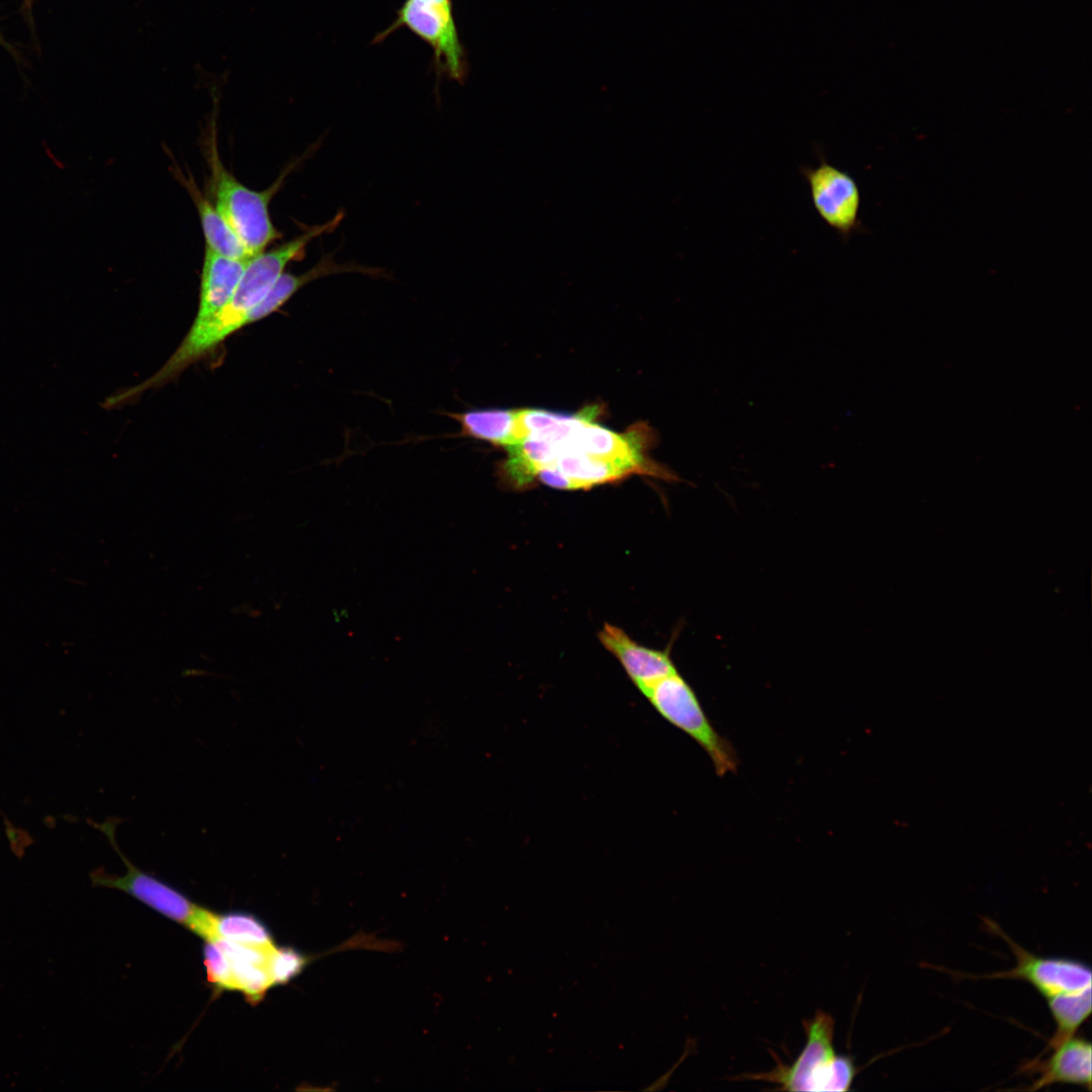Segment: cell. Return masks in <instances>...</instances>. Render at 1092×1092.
I'll return each mask as SVG.
<instances>
[{
	"label": "cell",
	"mask_w": 1092,
	"mask_h": 1092,
	"mask_svg": "<svg viewBox=\"0 0 1092 1092\" xmlns=\"http://www.w3.org/2000/svg\"><path fill=\"white\" fill-rule=\"evenodd\" d=\"M819 154L817 167L801 166L812 204L820 218L844 242L852 234L866 232L859 220L860 192L853 177L830 164Z\"/></svg>",
	"instance_id": "ba28073f"
},
{
	"label": "cell",
	"mask_w": 1092,
	"mask_h": 1092,
	"mask_svg": "<svg viewBox=\"0 0 1092 1092\" xmlns=\"http://www.w3.org/2000/svg\"><path fill=\"white\" fill-rule=\"evenodd\" d=\"M203 961L212 986L217 990H234L231 962L215 941L205 940Z\"/></svg>",
	"instance_id": "ac0fdd59"
},
{
	"label": "cell",
	"mask_w": 1092,
	"mask_h": 1092,
	"mask_svg": "<svg viewBox=\"0 0 1092 1092\" xmlns=\"http://www.w3.org/2000/svg\"><path fill=\"white\" fill-rule=\"evenodd\" d=\"M990 929L1009 945L1016 959L1015 967L987 976L989 979H1016L1028 982L1052 1006L1066 998L1091 993L1092 975L1088 965L1067 958L1034 956L1010 938L995 922Z\"/></svg>",
	"instance_id": "8992f818"
},
{
	"label": "cell",
	"mask_w": 1092,
	"mask_h": 1092,
	"mask_svg": "<svg viewBox=\"0 0 1092 1092\" xmlns=\"http://www.w3.org/2000/svg\"><path fill=\"white\" fill-rule=\"evenodd\" d=\"M515 410L483 408L463 413H446L461 428L460 436L508 447L517 443Z\"/></svg>",
	"instance_id": "7c38bea8"
},
{
	"label": "cell",
	"mask_w": 1092,
	"mask_h": 1092,
	"mask_svg": "<svg viewBox=\"0 0 1092 1092\" xmlns=\"http://www.w3.org/2000/svg\"><path fill=\"white\" fill-rule=\"evenodd\" d=\"M306 961L305 957L291 947L275 946L270 952L267 965L273 986L285 984L297 976Z\"/></svg>",
	"instance_id": "e0dca14e"
},
{
	"label": "cell",
	"mask_w": 1092,
	"mask_h": 1092,
	"mask_svg": "<svg viewBox=\"0 0 1092 1092\" xmlns=\"http://www.w3.org/2000/svg\"><path fill=\"white\" fill-rule=\"evenodd\" d=\"M115 821L114 818L108 819L101 824H95V826L107 837L113 849L122 859L126 873L119 877L96 871L91 874L93 885L125 892L160 914L183 924L194 932L200 922L204 908L191 902L173 887L136 868L117 845Z\"/></svg>",
	"instance_id": "52a82bcc"
},
{
	"label": "cell",
	"mask_w": 1092,
	"mask_h": 1092,
	"mask_svg": "<svg viewBox=\"0 0 1092 1092\" xmlns=\"http://www.w3.org/2000/svg\"><path fill=\"white\" fill-rule=\"evenodd\" d=\"M598 637L605 649L618 659L640 693L677 671L668 651L643 646L618 626L605 623Z\"/></svg>",
	"instance_id": "9c48e42d"
},
{
	"label": "cell",
	"mask_w": 1092,
	"mask_h": 1092,
	"mask_svg": "<svg viewBox=\"0 0 1092 1092\" xmlns=\"http://www.w3.org/2000/svg\"><path fill=\"white\" fill-rule=\"evenodd\" d=\"M400 27H406L427 42L434 54L437 75L463 82L468 63L456 28L451 0H404L395 20L373 39L383 41Z\"/></svg>",
	"instance_id": "5b68a950"
},
{
	"label": "cell",
	"mask_w": 1092,
	"mask_h": 1092,
	"mask_svg": "<svg viewBox=\"0 0 1092 1092\" xmlns=\"http://www.w3.org/2000/svg\"><path fill=\"white\" fill-rule=\"evenodd\" d=\"M641 694L665 721L705 750L719 777L736 770L734 747L714 728L695 691L678 671L660 678Z\"/></svg>",
	"instance_id": "277c9868"
},
{
	"label": "cell",
	"mask_w": 1092,
	"mask_h": 1092,
	"mask_svg": "<svg viewBox=\"0 0 1092 1092\" xmlns=\"http://www.w3.org/2000/svg\"><path fill=\"white\" fill-rule=\"evenodd\" d=\"M230 962L234 990L241 991L251 1003H258L273 987L267 967L243 961Z\"/></svg>",
	"instance_id": "2e32d148"
},
{
	"label": "cell",
	"mask_w": 1092,
	"mask_h": 1092,
	"mask_svg": "<svg viewBox=\"0 0 1092 1092\" xmlns=\"http://www.w3.org/2000/svg\"><path fill=\"white\" fill-rule=\"evenodd\" d=\"M1051 1056L1027 1062L1021 1070L1038 1075L1029 1091L1054 1084H1071L1091 1090V1043L1083 1036L1074 1034L1051 1049Z\"/></svg>",
	"instance_id": "30bf717a"
},
{
	"label": "cell",
	"mask_w": 1092,
	"mask_h": 1092,
	"mask_svg": "<svg viewBox=\"0 0 1092 1092\" xmlns=\"http://www.w3.org/2000/svg\"><path fill=\"white\" fill-rule=\"evenodd\" d=\"M568 481L569 489H584L630 475L616 463L573 449H560L552 465Z\"/></svg>",
	"instance_id": "4fadbf2b"
},
{
	"label": "cell",
	"mask_w": 1092,
	"mask_h": 1092,
	"mask_svg": "<svg viewBox=\"0 0 1092 1092\" xmlns=\"http://www.w3.org/2000/svg\"><path fill=\"white\" fill-rule=\"evenodd\" d=\"M248 260L219 255L205 247L201 270L199 304L193 324L217 312L232 296Z\"/></svg>",
	"instance_id": "8fae6325"
},
{
	"label": "cell",
	"mask_w": 1092,
	"mask_h": 1092,
	"mask_svg": "<svg viewBox=\"0 0 1092 1092\" xmlns=\"http://www.w3.org/2000/svg\"><path fill=\"white\" fill-rule=\"evenodd\" d=\"M211 938H223L261 948L275 946L266 925L253 914L243 912L224 914L212 912L206 939Z\"/></svg>",
	"instance_id": "9a60e30c"
},
{
	"label": "cell",
	"mask_w": 1092,
	"mask_h": 1092,
	"mask_svg": "<svg viewBox=\"0 0 1092 1092\" xmlns=\"http://www.w3.org/2000/svg\"><path fill=\"white\" fill-rule=\"evenodd\" d=\"M343 218L344 213L338 211L325 223L306 228L290 241L251 257L228 302L207 320L193 324L162 368L140 383V388L146 391L165 384L230 335L247 326L251 309L265 296L286 266L301 260L307 245L315 238L333 233Z\"/></svg>",
	"instance_id": "6da1fadb"
},
{
	"label": "cell",
	"mask_w": 1092,
	"mask_h": 1092,
	"mask_svg": "<svg viewBox=\"0 0 1092 1092\" xmlns=\"http://www.w3.org/2000/svg\"><path fill=\"white\" fill-rule=\"evenodd\" d=\"M209 188L214 206L240 239L250 257L263 251L281 238L269 213L272 197L283 184L287 174L297 163H292L278 179L263 191L253 190L241 183L222 165L215 145L208 151Z\"/></svg>",
	"instance_id": "3957f363"
},
{
	"label": "cell",
	"mask_w": 1092,
	"mask_h": 1092,
	"mask_svg": "<svg viewBox=\"0 0 1092 1092\" xmlns=\"http://www.w3.org/2000/svg\"><path fill=\"white\" fill-rule=\"evenodd\" d=\"M184 184L196 206L205 238V247L229 258L249 260L251 257L244 245L214 204L201 194L192 179H184Z\"/></svg>",
	"instance_id": "5bb4252c"
},
{
	"label": "cell",
	"mask_w": 1092,
	"mask_h": 1092,
	"mask_svg": "<svg viewBox=\"0 0 1092 1092\" xmlns=\"http://www.w3.org/2000/svg\"><path fill=\"white\" fill-rule=\"evenodd\" d=\"M806 1043L792 1065L784 1064L778 1056L776 1067L768 1072L746 1074L737 1079L759 1080L777 1084L787 1091H847L856 1075L850 1057L837 1055L834 1038V1019L818 1010L803 1020Z\"/></svg>",
	"instance_id": "7a4b0ae2"
}]
</instances>
